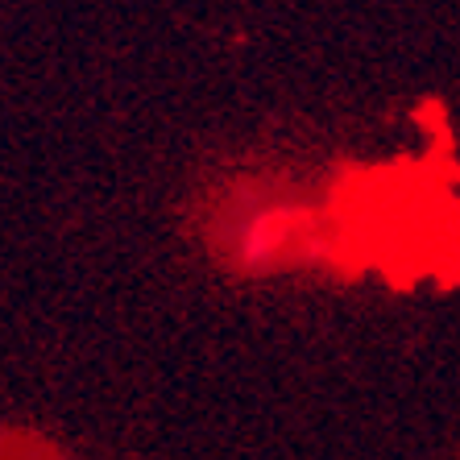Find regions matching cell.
Masks as SVG:
<instances>
[{
    "instance_id": "obj_1",
    "label": "cell",
    "mask_w": 460,
    "mask_h": 460,
    "mask_svg": "<svg viewBox=\"0 0 460 460\" xmlns=\"http://www.w3.org/2000/svg\"><path fill=\"white\" fill-rule=\"evenodd\" d=\"M0 460H63V456L42 436H33V431L0 428Z\"/></svg>"
}]
</instances>
